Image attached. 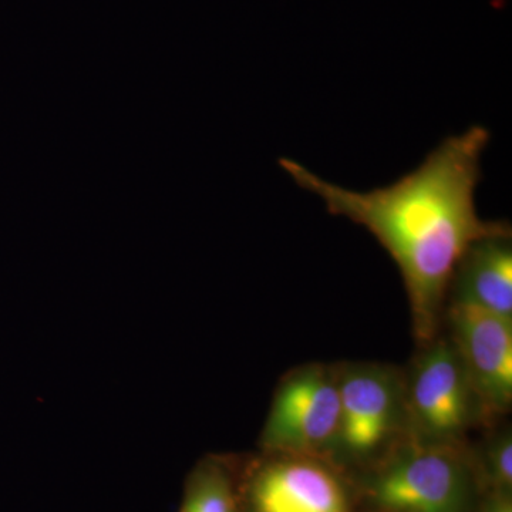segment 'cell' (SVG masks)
<instances>
[{
    "mask_svg": "<svg viewBox=\"0 0 512 512\" xmlns=\"http://www.w3.org/2000/svg\"><path fill=\"white\" fill-rule=\"evenodd\" d=\"M490 140L488 128L471 126L447 137L412 173L365 192L323 180L291 158L279 160L299 187L322 198L330 214L362 225L389 252L421 342H433L448 288L471 245L511 232L507 222L484 221L477 212L481 158Z\"/></svg>",
    "mask_w": 512,
    "mask_h": 512,
    "instance_id": "obj_1",
    "label": "cell"
},
{
    "mask_svg": "<svg viewBox=\"0 0 512 512\" xmlns=\"http://www.w3.org/2000/svg\"><path fill=\"white\" fill-rule=\"evenodd\" d=\"M339 414V372L322 365L301 367L276 390L261 447L268 454L318 458L335 448Z\"/></svg>",
    "mask_w": 512,
    "mask_h": 512,
    "instance_id": "obj_2",
    "label": "cell"
},
{
    "mask_svg": "<svg viewBox=\"0 0 512 512\" xmlns=\"http://www.w3.org/2000/svg\"><path fill=\"white\" fill-rule=\"evenodd\" d=\"M370 495L386 512H466L470 478L453 444L419 440L380 470Z\"/></svg>",
    "mask_w": 512,
    "mask_h": 512,
    "instance_id": "obj_3",
    "label": "cell"
},
{
    "mask_svg": "<svg viewBox=\"0 0 512 512\" xmlns=\"http://www.w3.org/2000/svg\"><path fill=\"white\" fill-rule=\"evenodd\" d=\"M404 410L420 441L453 444L470 426L480 407L453 342L437 340L419 357Z\"/></svg>",
    "mask_w": 512,
    "mask_h": 512,
    "instance_id": "obj_4",
    "label": "cell"
},
{
    "mask_svg": "<svg viewBox=\"0 0 512 512\" xmlns=\"http://www.w3.org/2000/svg\"><path fill=\"white\" fill-rule=\"evenodd\" d=\"M339 430L335 448L352 460L382 450L399 427L404 394L396 376L379 366H352L339 372Z\"/></svg>",
    "mask_w": 512,
    "mask_h": 512,
    "instance_id": "obj_5",
    "label": "cell"
},
{
    "mask_svg": "<svg viewBox=\"0 0 512 512\" xmlns=\"http://www.w3.org/2000/svg\"><path fill=\"white\" fill-rule=\"evenodd\" d=\"M241 488L247 512H352L345 483L318 458L271 454Z\"/></svg>",
    "mask_w": 512,
    "mask_h": 512,
    "instance_id": "obj_6",
    "label": "cell"
},
{
    "mask_svg": "<svg viewBox=\"0 0 512 512\" xmlns=\"http://www.w3.org/2000/svg\"><path fill=\"white\" fill-rule=\"evenodd\" d=\"M448 315L481 412H507L512 402V320L456 299Z\"/></svg>",
    "mask_w": 512,
    "mask_h": 512,
    "instance_id": "obj_7",
    "label": "cell"
},
{
    "mask_svg": "<svg viewBox=\"0 0 512 512\" xmlns=\"http://www.w3.org/2000/svg\"><path fill=\"white\" fill-rule=\"evenodd\" d=\"M456 301L512 320L511 232L491 235L471 245L458 265Z\"/></svg>",
    "mask_w": 512,
    "mask_h": 512,
    "instance_id": "obj_8",
    "label": "cell"
},
{
    "mask_svg": "<svg viewBox=\"0 0 512 512\" xmlns=\"http://www.w3.org/2000/svg\"><path fill=\"white\" fill-rule=\"evenodd\" d=\"M180 512H247L241 483L220 458H207L185 485Z\"/></svg>",
    "mask_w": 512,
    "mask_h": 512,
    "instance_id": "obj_9",
    "label": "cell"
},
{
    "mask_svg": "<svg viewBox=\"0 0 512 512\" xmlns=\"http://www.w3.org/2000/svg\"><path fill=\"white\" fill-rule=\"evenodd\" d=\"M487 476L495 491L511 493L512 487V440L510 431H505L490 444L487 451Z\"/></svg>",
    "mask_w": 512,
    "mask_h": 512,
    "instance_id": "obj_10",
    "label": "cell"
},
{
    "mask_svg": "<svg viewBox=\"0 0 512 512\" xmlns=\"http://www.w3.org/2000/svg\"><path fill=\"white\" fill-rule=\"evenodd\" d=\"M481 512H512L510 493L494 491Z\"/></svg>",
    "mask_w": 512,
    "mask_h": 512,
    "instance_id": "obj_11",
    "label": "cell"
},
{
    "mask_svg": "<svg viewBox=\"0 0 512 512\" xmlns=\"http://www.w3.org/2000/svg\"><path fill=\"white\" fill-rule=\"evenodd\" d=\"M384 512H386V511H384Z\"/></svg>",
    "mask_w": 512,
    "mask_h": 512,
    "instance_id": "obj_12",
    "label": "cell"
}]
</instances>
